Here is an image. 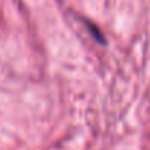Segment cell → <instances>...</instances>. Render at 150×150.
I'll list each match as a JSON object with an SVG mask.
<instances>
[{
	"label": "cell",
	"instance_id": "obj_1",
	"mask_svg": "<svg viewBox=\"0 0 150 150\" xmlns=\"http://www.w3.org/2000/svg\"><path fill=\"white\" fill-rule=\"evenodd\" d=\"M86 26H88V29H92V35H93V38H95V40H96L99 44H103V45L106 44V41H105V37L100 34L99 29H98V28H96V26H95L92 22H91V23H89V22H86Z\"/></svg>",
	"mask_w": 150,
	"mask_h": 150
}]
</instances>
